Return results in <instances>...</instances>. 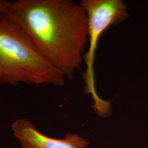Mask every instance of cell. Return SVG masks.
<instances>
[{
    "label": "cell",
    "mask_w": 148,
    "mask_h": 148,
    "mask_svg": "<svg viewBox=\"0 0 148 148\" xmlns=\"http://www.w3.org/2000/svg\"><path fill=\"white\" fill-rule=\"evenodd\" d=\"M4 14L65 77L79 69L88 40L86 12L71 0L12 1Z\"/></svg>",
    "instance_id": "1"
},
{
    "label": "cell",
    "mask_w": 148,
    "mask_h": 148,
    "mask_svg": "<svg viewBox=\"0 0 148 148\" xmlns=\"http://www.w3.org/2000/svg\"><path fill=\"white\" fill-rule=\"evenodd\" d=\"M65 83V76L43 57L21 27L0 14V85Z\"/></svg>",
    "instance_id": "2"
},
{
    "label": "cell",
    "mask_w": 148,
    "mask_h": 148,
    "mask_svg": "<svg viewBox=\"0 0 148 148\" xmlns=\"http://www.w3.org/2000/svg\"><path fill=\"white\" fill-rule=\"evenodd\" d=\"M80 5L87 13L88 23V51L84 59L86 69L83 73L85 92L92 96L93 108L101 116H109L111 112V103L99 96L95 84L94 64L98 43L103 33L112 25L123 23L128 17L127 7L122 0H82Z\"/></svg>",
    "instance_id": "3"
},
{
    "label": "cell",
    "mask_w": 148,
    "mask_h": 148,
    "mask_svg": "<svg viewBox=\"0 0 148 148\" xmlns=\"http://www.w3.org/2000/svg\"><path fill=\"white\" fill-rule=\"evenodd\" d=\"M12 129L21 148H87L89 145L87 140L77 134L68 133L63 139L47 136L31 121L25 119L13 122Z\"/></svg>",
    "instance_id": "4"
},
{
    "label": "cell",
    "mask_w": 148,
    "mask_h": 148,
    "mask_svg": "<svg viewBox=\"0 0 148 148\" xmlns=\"http://www.w3.org/2000/svg\"><path fill=\"white\" fill-rule=\"evenodd\" d=\"M12 1L0 0V14L4 13L8 7L11 5Z\"/></svg>",
    "instance_id": "5"
}]
</instances>
